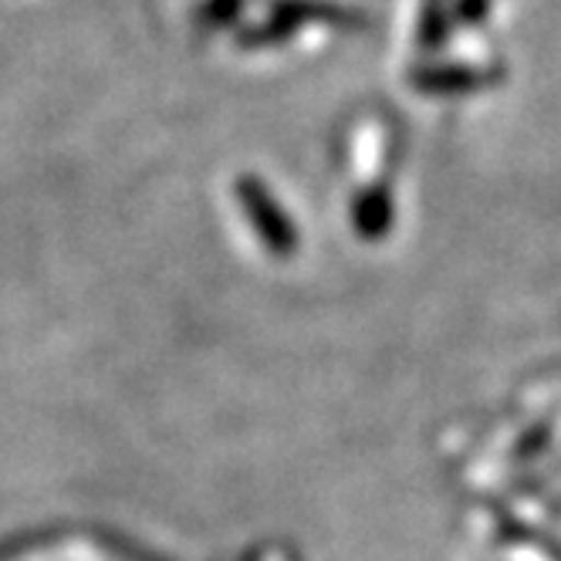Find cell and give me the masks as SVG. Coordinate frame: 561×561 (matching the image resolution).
I'll use <instances>...</instances> for the list:
<instances>
[]
</instances>
